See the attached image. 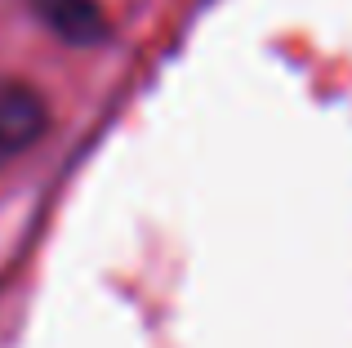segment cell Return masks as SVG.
<instances>
[{"instance_id":"6da1fadb","label":"cell","mask_w":352,"mask_h":348,"mask_svg":"<svg viewBox=\"0 0 352 348\" xmlns=\"http://www.w3.org/2000/svg\"><path fill=\"white\" fill-rule=\"evenodd\" d=\"M50 130V107L23 80H5L0 85V161L14 152H27L41 134Z\"/></svg>"},{"instance_id":"7a4b0ae2","label":"cell","mask_w":352,"mask_h":348,"mask_svg":"<svg viewBox=\"0 0 352 348\" xmlns=\"http://www.w3.org/2000/svg\"><path fill=\"white\" fill-rule=\"evenodd\" d=\"M32 9L58 41L80 45V50L103 45L107 36H112V23H107L98 0H32Z\"/></svg>"}]
</instances>
